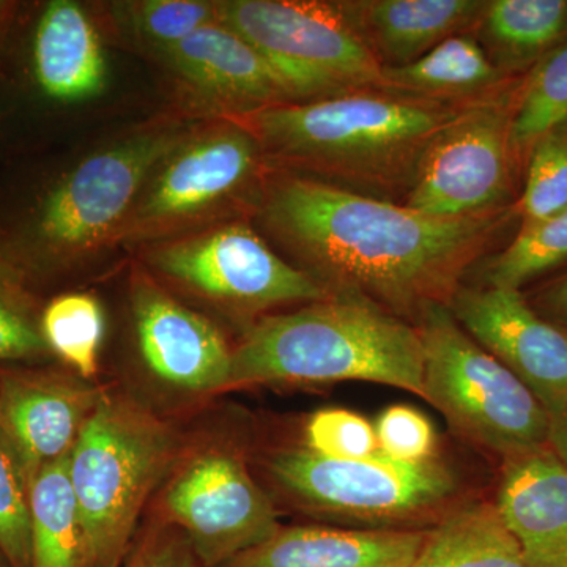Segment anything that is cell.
<instances>
[{
	"instance_id": "1",
	"label": "cell",
	"mask_w": 567,
	"mask_h": 567,
	"mask_svg": "<svg viewBox=\"0 0 567 567\" xmlns=\"http://www.w3.org/2000/svg\"><path fill=\"white\" fill-rule=\"evenodd\" d=\"M259 218L333 298L361 301L413 324L450 306L481 260L516 235V208L440 219L292 173L265 182Z\"/></svg>"
},
{
	"instance_id": "2",
	"label": "cell",
	"mask_w": 567,
	"mask_h": 567,
	"mask_svg": "<svg viewBox=\"0 0 567 567\" xmlns=\"http://www.w3.org/2000/svg\"><path fill=\"white\" fill-rule=\"evenodd\" d=\"M475 102L374 87L265 107L238 123L286 173L402 205L436 134Z\"/></svg>"
},
{
	"instance_id": "3",
	"label": "cell",
	"mask_w": 567,
	"mask_h": 567,
	"mask_svg": "<svg viewBox=\"0 0 567 567\" xmlns=\"http://www.w3.org/2000/svg\"><path fill=\"white\" fill-rule=\"evenodd\" d=\"M423 375L416 324L331 297L252 323L233 349L227 388L368 382L424 399Z\"/></svg>"
},
{
	"instance_id": "4",
	"label": "cell",
	"mask_w": 567,
	"mask_h": 567,
	"mask_svg": "<svg viewBox=\"0 0 567 567\" xmlns=\"http://www.w3.org/2000/svg\"><path fill=\"white\" fill-rule=\"evenodd\" d=\"M264 468L289 505L339 527L432 529L480 495L464 468L443 453L404 464L380 454L336 461L289 446L271 451Z\"/></svg>"
},
{
	"instance_id": "5",
	"label": "cell",
	"mask_w": 567,
	"mask_h": 567,
	"mask_svg": "<svg viewBox=\"0 0 567 567\" xmlns=\"http://www.w3.org/2000/svg\"><path fill=\"white\" fill-rule=\"evenodd\" d=\"M177 453L171 425L126 395L103 393L70 453L93 566L121 565L148 496Z\"/></svg>"
},
{
	"instance_id": "6",
	"label": "cell",
	"mask_w": 567,
	"mask_h": 567,
	"mask_svg": "<svg viewBox=\"0 0 567 567\" xmlns=\"http://www.w3.org/2000/svg\"><path fill=\"white\" fill-rule=\"evenodd\" d=\"M186 141L178 128L136 134L82 159L33 203L28 221L0 245L22 276L102 244L128 221L164 159ZM28 281V279H25Z\"/></svg>"
},
{
	"instance_id": "7",
	"label": "cell",
	"mask_w": 567,
	"mask_h": 567,
	"mask_svg": "<svg viewBox=\"0 0 567 567\" xmlns=\"http://www.w3.org/2000/svg\"><path fill=\"white\" fill-rule=\"evenodd\" d=\"M424 354V401L451 431L503 464L548 446L550 415L506 365L434 306L417 320Z\"/></svg>"
},
{
	"instance_id": "8",
	"label": "cell",
	"mask_w": 567,
	"mask_h": 567,
	"mask_svg": "<svg viewBox=\"0 0 567 567\" xmlns=\"http://www.w3.org/2000/svg\"><path fill=\"white\" fill-rule=\"evenodd\" d=\"M218 20L267 59L292 103L385 87L342 0H229L218 3Z\"/></svg>"
},
{
	"instance_id": "9",
	"label": "cell",
	"mask_w": 567,
	"mask_h": 567,
	"mask_svg": "<svg viewBox=\"0 0 567 567\" xmlns=\"http://www.w3.org/2000/svg\"><path fill=\"white\" fill-rule=\"evenodd\" d=\"M527 76L477 100L436 134L402 203L405 208L440 219L516 208L524 178L514 159L513 128Z\"/></svg>"
},
{
	"instance_id": "10",
	"label": "cell",
	"mask_w": 567,
	"mask_h": 567,
	"mask_svg": "<svg viewBox=\"0 0 567 567\" xmlns=\"http://www.w3.org/2000/svg\"><path fill=\"white\" fill-rule=\"evenodd\" d=\"M164 509L200 567H221L281 528L274 498L234 451H205L183 465L164 492Z\"/></svg>"
},
{
	"instance_id": "11",
	"label": "cell",
	"mask_w": 567,
	"mask_h": 567,
	"mask_svg": "<svg viewBox=\"0 0 567 567\" xmlns=\"http://www.w3.org/2000/svg\"><path fill=\"white\" fill-rule=\"evenodd\" d=\"M153 264L189 289L245 312L331 298L246 224L164 245L153 252Z\"/></svg>"
},
{
	"instance_id": "12",
	"label": "cell",
	"mask_w": 567,
	"mask_h": 567,
	"mask_svg": "<svg viewBox=\"0 0 567 567\" xmlns=\"http://www.w3.org/2000/svg\"><path fill=\"white\" fill-rule=\"evenodd\" d=\"M447 308L477 344L536 395L548 415L567 410V330L537 315L522 290L465 282Z\"/></svg>"
},
{
	"instance_id": "13",
	"label": "cell",
	"mask_w": 567,
	"mask_h": 567,
	"mask_svg": "<svg viewBox=\"0 0 567 567\" xmlns=\"http://www.w3.org/2000/svg\"><path fill=\"white\" fill-rule=\"evenodd\" d=\"M262 158L240 123L183 142L148 182L125 233L144 235L199 215L251 182Z\"/></svg>"
},
{
	"instance_id": "14",
	"label": "cell",
	"mask_w": 567,
	"mask_h": 567,
	"mask_svg": "<svg viewBox=\"0 0 567 567\" xmlns=\"http://www.w3.org/2000/svg\"><path fill=\"white\" fill-rule=\"evenodd\" d=\"M133 316L142 360L156 379L186 393L227 390L233 349L205 317L148 281L134 284Z\"/></svg>"
},
{
	"instance_id": "15",
	"label": "cell",
	"mask_w": 567,
	"mask_h": 567,
	"mask_svg": "<svg viewBox=\"0 0 567 567\" xmlns=\"http://www.w3.org/2000/svg\"><path fill=\"white\" fill-rule=\"evenodd\" d=\"M103 393L81 377L0 371V427L20 451L32 483L44 465L71 453Z\"/></svg>"
},
{
	"instance_id": "16",
	"label": "cell",
	"mask_w": 567,
	"mask_h": 567,
	"mask_svg": "<svg viewBox=\"0 0 567 567\" xmlns=\"http://www.w3.org/2000/svg\"><path fill=\"white\" fill-rule=\"evenodd\" d=\"M494 503L529 567H567V466L550 447L499 464Z\"/></svg>"
},
{
	"instance_id": "17",
	"label": "cell",
	"mask_w": 567,
	"mask_h": 567,
	"mask_svg": "<svg viewBox=\"0 0 567 567\" xmlns=\"http://www.w3.org/2000/svg\"><path fill=\"white\" fill-rule=\"evenodd\" d=\"M181 76L238 115L292 103L267 59L229 25L216 20L163 52Z\"/></svg>"
},
{
	"instance_id": "18",
	"label": "cell",
	"mask_w": 567,
	"mask_h": 567,
	"mask_svg": "<svg viewBox=\"0 0 567 567\" xmlns=\"http://www.w3.org/2000/svg\"><path fill=\"white\" fill-rule=\"evenodd\" d=\"M429 529L281 527L221 567H412Z\"/></svg>"
},
{
	"instance_id": "19",
	"label": "cell",
	"mask_w": 567,
	"mask_h": 567,
	"mask_svg": "<svg viewBox=\"0 0 567 567\" xmlns=\"http://www.w3.org/2000/svg\"><path fill=\"white\" fill-rule=\"evenodd\" d=\"M106 61L91 18L71 0L41 9L29 41V80L50 103L84 102L103 92Z\"/></svg>"
},
{
	"instance_id": "20",
	"label": "cell",
	"mask_w": 567,
	"mask_h": 567,
	"mask_svg": "<svg viewBox=\"0 0 567 567\" xmlns=\"http://www.w3.org/2000/svg\"><path fill=\"white\" fill-rule=\"evenodd\" d=\"M487 0H342L354 31L382 69L409 65L475 29Z\"/></svg>"
},
{
	"instance_id": "21",
	"label": "cell",
	"mask_w": 567,
	"mask_h": 567,
	"mask_svg": "<svg viewBox=\"0 0 567 567\" xmlns=\"http://www.w3.org/2000/svg\"><path fill=\"white\" fill-rule=\"evenodd\" d=\"M507 78L527 76L567 41V0H487L472 32Z\"/></svg>"
},
{
	"instance_id": "22",
	"label": "cell",
	"mask_w": 567,
	"mask_h": 567,
	"mask_svg": "<svg viewBox=\"0 0 567 567\" xmlns=\"http://www.w3.org/2000/svg\"><path fill=\"white\" fill-rule=\"evenodd\" d=\"M412 567H529L494 499L477 495L429 529Z\"/></svg>"
},
{
	"instance_id": "23",
	"label": "cell",
	"mask_w": 567,
	"mask_h": 567,
	"mask_svg": "<svg viewBox=\"0 0 567 567\" xmlns=\"http://www.w3.org/2000/svg\"><path fill=\"white\" fill-rule=\"evenodd\" d=\"M511 80L516 78L496 70L472 33L451 37L409 65L383 69L388 89L457 102L484 99Z\"/></svg>"
},
{
	"instance_id": "24",
	"label": "cell",
	"mask_w": 567,
	"mask_h": 567,
	"mask_svg": "<svg viewBox=\"0 0 567 567\" xmlns=\"http://www.w3.org/2000/svg\"><path fill=\"white\" fill-rule=\"evenodd\" d=\"M31 567H95L70 480V454L44 465L32 483Z\"/></svg>"
},
{
	"instance_id": "25",
	"label": "cell",
	"mask_w": 567,
	"mask_h": 567,
	"mask_svg": "<svg viewBox=\"0 0 567 567\" xmlns=\"http://www.w3.org/2000/svg\"><path fill=\"white\" fill-rule=\"evenodd\" d=\"M567 265V210L518 226L502 249L476 265L477 286L527 290Z\"/></svg>"
},
{
	"instance_id": "26",
	"label": "cell",
	"mask_w": 567,
	"mask_h": 567,
	"mask_svg": "<svg viewBox=\"0 0 567 567\" xmlns=\"http://www.w3.org/2000/svg\"><path fill=\"white\" fill-rule=\"evenodd\" d=\"M41 331L52 353L81 379L95 375L104 336L102 306L87 293L59 295L41 311Z\"/></svg>"
},
{
	"instance_id": "27",
	"label": "cell",
	"mask_w": 567,
	"mask_h": 567,
	"mask_svg": "<svg viewBox=\"0 0 567 567\" xmlns=\"http://www.w3.org/2000/svg\"><path fill=\"white\" fill-rule=\"evenodd\" d=\"M567 115V41L543 59L525 81L513 128V153L522 178L533 144Z\"/></svg>"
},
{
	"instance_id": "28",
	"label": "cell",
	"mask_w": 567,
	"mask_h": 567,
	"mask_svg": "<svg viewBox=\"0 0 567 567\" xmlns=\"http://www.w3.org/2000/svg\"><path fill=\"white\" fill-rule=\"evenodd\" d=\"M567 210V115L533 144L516 212L520 226Z\"/></svg>"
},
{
	"instance_id": "29",
	"label": "cell",
	"mask_w": 567,
	"mask_h": 567,
	"mask_svg": "<svg viewBox=\"0 0 567 567\" xmlns=\"http://www.w3.org/2000/svg\"><path fill=\"white\" fill-rule=\"evenodd\" d=\"M32 477L0 427V554L10 567H31Z\"/></svg>"
},
{
	"instance_id": "30",
	"label": "cell",
	"mask_w": 567,
	"mask_h": 567,
	"mask_svg": "<svg viewBox=\"0 0 567 567\" xmlns=\"http://www.w3.org/2000/svg\"><path fill=\"white\" fill-rule=\"evenodd\" d=\"M50 347L41 331V312L20 271L0 259V363L35 361Z\"/></svg>"
},
{
	"instance_id": "31",
	"label": "cell",
	"mask_w": 567,
	"mask_h": 567,
	"mask_svg": "<svg viewBox=\"0 0 567 567\" xmlns=\"http://www.w3.org/2000/svg\"><path fill=\"white\" fill-rule=\"evenodd\" d=\"M303 446L336 461H361L379 454L374 424L346 409H323L309 416Z\"/></svg>"
},
{
	"instance_id": "32",
	"label": "cell",
	"mask_w": 567,
	"mask_h": 567,
	"mask_svg": "<svg viewBox=\"0 0 567 567\" xmlns=\"http://www.w3.org/2000/svg\"><path fill=\"white\" fill-rule=\"evenodd\" d=\"M216 20L218 3L199 0H145L130 9L133 28L162 52Z\"/></svg>"
},
{
	"instance_id": "33",
	"label": "cell",
	"mask_w": 567,
	"mask_h": 567,
	"mask_svg": "<svg viewBox=\"0 0 567 567\" xmlns=\"http://www.w3.org/2000/svg\"><path fill=\"white\" fill-rule=\"evenodd\" d=\"M380 456L417 464L442 453L434 425L410 405L388 406L374 424Z\"/></svg>"
},
{
	"instance_id": "34",
	"label": "cell",
	"mask_w": 567,
	"mask_h": 567,
	"mask_svg": "<svg viewBox=\"0 0 567 567\" xmlns=\"http://www.w3.org/2000/svg\"><path fill=\"white\" fill-rule=\"evenodd\" d=\"M126 567H200L188 537L175 525L153 529L133 551Z\"/></svg>"
},
{
	"instance_id": "35",
	"label": "cell",
	"mask_w": 567,
	"mask_h": 567,
	"mask_svg": "<svg viewBox=\"0 0 567 567\" xmlns=\"http://www.w3.org/2000/svg\"><path fill=\"white\" fill-rule=\"evenodd\" d=\"M522 292L537 315L567 330V265L532 290Z\"/></svg>"
},
{
	"instance_id": "36",
	"label": "cell",
	"mask_w": 567,
	"mask_h": 567,
	"mask_svg": "<svg viewBox=\"0 0 567 567\" xmlns=\"http://www.w3.org/2000/svg\"><path fill=\"white\" fill-rule=\"evenodd\" d=\"M548 447H550V450L557 454L559 461L567 466V410L550 416Z\"/></svg>"
},
{
	"instance_id": "37",
	"label": "cell",
	"mask_w": 567,
	"mask_h": 567,
	"mask_svg": "<svg viewBox=\"0 0 567 567\" xmlns=\"http://www.w3.org/2000/svg\"><path fill=\"white\" fill-rule=\"evenodd\" d=\"M0 567H10L9 563H7V559L3 558L2 554H0Z\"/></svg>"
},
{
	"instance_id": "38",
	"label": "cell",
	"mask_w": 567,
	"mask_h": 567,
	"mask_svg": "<svg viewBox=\"0 0 567 567\" xmlns=\"http://www.w3.org/2000/svg\"><path fill=\"white\" fill-rule=\"evenodd\" d=\"M3 9H6V3L0 2V14H2Z\"/></svg>"
},
{
	"instance_id": "39",
	"label": "cell",
	"mask_w": 567,
	"mask_h": 567,
	"mask_svg": "<svg viewBox=\"0 0 567 567\" xmlns=\"http://www.w3.org/2000/svg\"><path fill=\"white\" fill-rule=\"evenodd\" d=\"M114 567H118V565H117V566H114Z\"/></svg>"
}]
</instances>
